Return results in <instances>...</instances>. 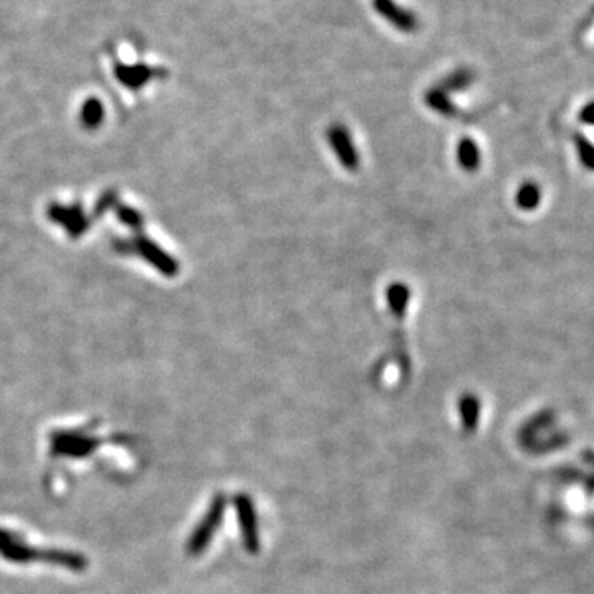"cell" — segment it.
Segmentation results:
<instances>
[{
  "mask_svg": "<svg viewBox=\"0 0 594 594\" xmlns=\"http://www.w3.org/2000/svg\"><path fill=\"white\" fill-rule=\"evenodd\" d=\"M0 558L15 565L49 563L74 573H83L88 568L86 556L76 551L61 548H35L25 543L17 535L0 528Z\"/></svg>",
  "mask_w": 594,
  "mask_h": 594,
  "instance_id": "1",
  "label": "cell"
},
{
  "mask_svg": "<svg viewBox=\"0 0 594 594\" xmlns=\"http://www.w3.org/2000/svg\"><path fill=\"white\" fill-rule=\"evenodd\" d=\"M225 512H226V497L221 494L215 495L208 508H206L205 515L201 517V520L197 523V527H195L192 535L188 537L187 553L190 556H198L203 553L206 548H208V545L211 543V540H213L215 533L218 532L223 518H225Z\"/></svg>",
  "mask_w": 594,
  "mask_h": 594,
  "instance_id": "2",
  "label": "cell"
},
{
  "mask_svg": "<svg viewBox=\"0 0 594 594\" xmlns=\"http://www.w3.org/2000/svg\"><path fill=\"white\" fill-rule=\"evenodd\" d=\"M101 441L94 436H88L83 433H73V431H61L55 433L51 436V454L58 458H71V459H83L88 458L98 449Z\"/></svg>",
  "mask_w": 594,
  "mask_h": 594,
  "instance_id": "3",
  "label": "cell"
},
{
  "mask_svg": "<svg viewBox=\"0 0 594 594\" xmlns=\"http://www.w3.org/2000/svg\"><path fill=\"white\" fill-rule=\"evenodd\" d=\"M236 510V520L240 525V533L243 545L248 553H258L261 542H259V530H258V517L256 508H254L253 498L246 494H238L233 498Z\"/></svg>",
  "mask_w": 594,
  "mask_h": 594,
  "instance_id": "4",
  "label": "cell"
},
{
  "mask_svg": "<svg viewBox=\"0 0 594 594\" xmlns=\"http://www.w3.org/2000/svg\"><path fill=\"white\" fill-rule=\"evenodd\" d=\"M459 415L460 421H463V426L465 431H474L479 424V415H480V405L477 401V398L472 395H465L460 398L459 401Z\"/></svg>",
  "mask_w": 594,
  "mask_h": 594,
  "instance_id": "5",
  "label": "cell"
},
{
  "mask_svg": "<svg viewBox=\"0 0 594 594\" xmlns=\"http://www.w3.org/2000/svg\"><path fill=\"white\" fill-rule=\"evenodd\" d=\"M116 73H118V76L123 79L124 83L131 84V86H137V84L146 81L151 71H148V68L144 65H137V66H129V68L116 66Z\"/></svg>",
  "mask_w": 594,
  "mask_h": 594,
  "instance_id": "6",
  "label": "cell"
},
{
  "mask_svg": "<svg viewBox=\"0 0 594 594\" xmlns=\"http://www.w3.org/2000/svg\"><path fill=\"white\" fill-rule=\"evenodd\" d=\"M460 161H463L464 166H468V167L475 166L477 148L474 144H470V142H468V144H464V146L460 144Z\"/></svg>",
  "mask_w": 594,
  "mask_h": 594,
  "instance_id": "7",
  "label": "cell"
},
{
  "mask_svg": "<svg viewBox=\"0 0 594 594\" xmlns=\"http://www.w3.org/2000/svg\"><path fill=\"white\" fill-rule=\"evenodd\" d=\"M520 198H522L528 206L533 205V201H537V200H535V198H537V195H535V187L525 188L523 193L520 195Z\"/></svg>",
  "mask_w": 594,
  "mask_h": 594,
  "instance_id": "8",
  "label": "cell"
}]
</instances>
